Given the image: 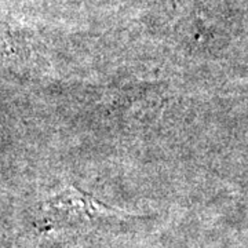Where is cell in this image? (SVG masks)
Returning <instances> with one entry per match:
<instances>
[{
    "label": "cell",
    "instance_id": "1",
    "mask_svg": "<svg viewBox=\"0 0 248 248\" xmlns=\"http://www.w3.org/2000/svg\"><path fill=\"white\" fill-rule=\"evenodd\" d=\"M113 213V210L108 208L93 196L72 186L48 199L45 205L46 223L55 228H79Z\"/></svg>",
    "mask_w": 248,
    "mask_h": 248
}]
</instances>
